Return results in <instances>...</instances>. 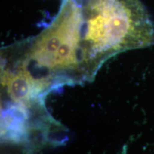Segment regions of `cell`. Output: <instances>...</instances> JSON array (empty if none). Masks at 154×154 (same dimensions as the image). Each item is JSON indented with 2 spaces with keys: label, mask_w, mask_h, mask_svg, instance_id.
<instances>
[{
  "label": "cell",
  "mask_w": 154,
  "mask_h": 154,
  "mask_svg": "<svg viewBox=\"0 0 154 154\" xmlns=\"http://www.w3.org/2000/svg\"><path fill=\"white\" fill-rule=\"evenodd\" d=\"M1 103L2 154H38L66 142V127L50 114L45 100Z\"/></svg>",
  "instance_id": "6da1fadb"
}]
</instances>
